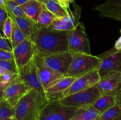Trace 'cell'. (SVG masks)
Listing matches in <instances>:
<instances>
[{
	"label": "cell",
	"mask_w": 121,
	"mask_h": 120,
	"mask_svg": "<svg viewBox=\"0 0 121 120\" xmlns=\"http://www.w3.org/2000/svg\"><path fill=\"white\" fill-rule=\"evenodd\" d=\"M33 41L36 51L43 56L69 51L67 31L56 30L52 26L40 27Z\"/></svg>",
	"instance_id": "cell-1"
},
{
	"label": "cell",
	"mask_w": 121,
	"mask_h": 120,
	"mask_svg": "<svg viewBox=\"0 0 121 120\" xmlns=\"http://www.w3.org/2000/svg\"><path fill=\"white\" fill-rule=\"evenodd\" d=\"M47 102L45 94L31 89L15 105L14 118L16 120H37L41 109Z\"/></svg>",
	"instance_id": "cell-2"
},
{
	"label": "cell",
	"mask_w": 121,
	"mask_h": 120,
	"mask_svg": "<svg viewBox=\"0 0 121 120\" xmlns=\"http://www.w3.org/2000/svg\"><path fill=\"white\" fill-rule=\"evenodd\" d=\"M72 55L73 58L67 74V76L71 77H79L93 69H98L102 60L92 54L76 52Z\"/></svg>",
	"instance_id": "cell-3"
},
{
	"label": "cell",
	"mask_w": 121,
	"mask_h": 120,
	"mask_svg": "<svg viewBox=\"0 0 121 120\" xmlns=\"http://www.w3.org/2000/svg\"><path fill=\"white\" fill-rule=\"evenodd\" d=\"M100 96V92L96 84L88 89L65 96L59 101L65 106L79 108L93 105Z\"/></svg>",
	"instance_id": "cell-4"
},
{
	"label": "cell",
	"mask_w": 121,
	"mask_h": 120,
	"mask_svg": "<svg viewBox=\"0 0 121 120\" xmlns=\"http://www.w3.org/2000/svg\"><path fill=\"white\" fill-rule=\"evenodd\" d=\"M78 109L63 105L59 100L48 101L41 109L37 120H70Z\"/></svg>",
	"instance_id": "cell-5"
},
{
	"label": "cell",
	"mask_w": 121,
	"mask_h": 120,
	"mask_svg": "<svg viewBox=\"0 0 121 120\" xmlns=\"http://www.w3.org/2000/svg\"><path fill=\"white\" fill-rule=\"evenodd\" d=\"M68 50L72 54L76 52L91 54L90 42L85 26L79 21L75 28L67 31Z\"/></svg>",
	"instance_id": "cell-6"
},
{
	"label": "cell",
	"mask_w": 121,
	"mask_h": 120,
	"mask_svg": "<svg viewBox=\"0 0 121 120\" xmlns=\"http://www.w3.org/2000/svg\"><path fill=\"white\" fill-rule=\"evenodd\" d=\"M33 60L37 68L39 77L44 91L53 84L66 76V75L48 67L45 63L43 56L37 51Z\"/></svg>",
	"instance_id": "cell-7"
},
{
	"label": "cell",
	"mask_w": 121,
	"mask_h": 120,
	"mask_svg": "<svg viewBox=\"0 0 121 120\" xmlns=\"http://www.w3.org/2000/svg\"><path fill=\"white\" fill-rule=\"evenodd\" d=\"M98 56L102 60L98 68L101 78L111 73L121 71V51L113 48Z\"/></svg>",
	"instance_id": "cell-8"
},
{
	"label": "cell",
	"mask_w": 121,
	"mask_h": 120,
	"mask_svg": "<svg viewBox=\"0 0 121 120\" xmlns=\"http://www.w3.org/2000/svg\"><path fill=\"white\" fill-rule=\"evenodd\" d=\"M101 79L99 69H95L89 72L76 78L72 85L64 91L63 97L72 94L88 89L95 85Z\"/></svg>",
	"instance_id": "cell-9"
},
{
	"label": "cell",
	"mask_w": 121,
	"mask_h": 120,
	"mask_svg": "<svg viewBox=\"0 0 121 120\" xmlns=\"http://www.w3.org/2000/svg\"><path fill=\"white\" fill-rule=\"evenodd\" d=\"M18 75L19 80L26 84L31 89L45 94L44 89L39 77L37 68L33 60L19 69Z\"/></svg>",
	"instance_id": "cell-10"
},
{
	"label": "cell",
	"mask_w": 121,
	"mask_h": 120,
	"mask_svg": "<svg viewBox=\"0 0 121 120\" xmlns=\"http://www.w3.org/2000/svg\"><path fill=\"white\" fill-rule=\"evenodd\" d=\"M35 52V45L33 41L28 38L13 48L14 61L18 70L33 60Z\"/></svg>",
	"instance_id": "cell-11"
},
{
	"label": "cell",
	"mask_w": 121,
	"mask_h": 120,
	"mask_svg": "<svg viewBox=\"0 0 121 120\" xmlns=\"http://www.w3.org/2000/svg\"><path fill=\"white\" fill-rule=\"evenodd\" d=\"M46 64L56 71L67 76L72 62L73 55L70 52L65 51L43 56Z\"/></svg>",
	"instance_id": "cell-12"
},
{
	"label": "cell",
	"mask_w": 121,
	"mask_h": 120,
	"mask_svg": "<svg viewBox=\"0 0 121 120\" xmlns=\"http://www.w3.org/2000/svg\"><path fill=\"white\" fill-rule=\"evenodd\" d=\"M96 85L101 95L116 96L121 89V71L111 73L101 78Z\"/></svg>",
	"instance_id": "cell-13"
},
{
	"label": "cell",
	"mask_w": 121,
	"mask_h": 120,
	"mask_svg": "<svg viewBox=\"0 0 121 120\" xmlns=\"http://www.w3.org/2000/svg\"><path fill=\"white\" fill-rule=\"evenodd\" d=\"M31 88L26 84L20 81L19 78L9 84L4 89V99L7 100L14 108L20 99L28 92Z\"/></svg>",
	"instance_id": "cell-14"
},
{
	"label": "cell",
	"mask_w": 121,
	"mask_h": 120,
	"mask_svg": "<svg viewBox=\"0 0 121 120\" xmlns=\"http://www.w3.org/2000/svg\"><path fill=\"white\" fill-rule=\"evenodd\" d=\"M80 11L81 9L79 7L76 6L74 7V10H70L69 14L66 16L61 17H56L52 22V28L56 30L69 31L75 28L79 22L80 17Z\"/></svg>",
	"instance_id": "cell-15"
},
{
	"label": "cell",
	"mask_w": 121,
	"mask_h": 120,
	"mask_svg": "<svg viewBox=\"0 0 121 120\" xmlns=\"http://www.w3.org/2000/svg\"><path fill=\"white\" fill-rule=\"evenodd\" d=\"M76 78L66 76L53 84L45 91V96L47 101H56L63 98L64 91L73 84Z\"/></svg>",
	"instance_id": "cell-16"
},
{
	"label": "cell",
	"mask_w": 121,
	"mask_h": 120,
	"mask_svg": "<svg viewBox=\"0 0 121 120\" xmlns=\"http://www.w3.org/2000/svg\"><path fill=\"white\" fill-rule=\"evenodd\" d=\"M93 9L99 12L100 16L121 21V0H106Z\"/></svg>",
	"instance_id": "cell-17"
},
{
	"label": "cell",
	"mask_w": 121,
	"mask_h": 120,
	"mask_svg": "<svg viewBox=\"0 0 121 120\" xmlns=\"http://www.w3.org/2000/svg\"><path fill=\"white\" fill-rule=\"evenodd\" d=\"M7 13L8 16H10L15 21L26 37L33 41L35 33L40 27L28 18L14 16L9 12H7Z\"/></svg>",
	"instance_id": "cell-18"
},
{
	"label": "cell",
	"mask_w": 121,
	"mask_h": 120,
	"mask_svg": "<svg viewBox=\"0 0 121 120\" xmlns=\"http://www.w3.org/2000/svg\"><path fill=\"white\" fill-rule=\"evenodd\" d=\"M21 7L27 17L37 24L39 16L43 8V5L36 0H28Z\"/></svg>",
	"instance_id": "cell-19"
},
{
	"label": "cell",
	"mask_w": 121,
	"mask_h": 120,
	"mask_svg": "<svg viewBox=\"0 0 121 120\" xmlns=\"http://www.w3.org/2000/svg\"><path fill=\"white\" fill-rule=\"evenodd\" d=\"M117 105L116 97L113 95H101L93 104V107L102 114Z\"/></svg>",
	"instance_id": "cell-20"
},
{
	"label": "cell",
	"mask_w": 121,
	"mask_h": 120,
	"mask_svg": "<svg viewBox=\"0 0 121 120\" xmlns=\"http://www.w3.org/2000/svg\"><path fill=\"white\" fill-rule=\"evenodd\" d=\"M99 115V112L91 105L78 108L70 120H95Z\"/></svg>",
	"instance_id": "cell-21"
},
{
	"label": "cell",
	"mask_w": 121,
	"mask_h": 120,
	"mask_svg": "<svg viewBox=\"0 0 121 120\" xmlns=\"http://www.w3.org/2000/svg\"><path fill=\"white\" fill-rule=\"evenodd\" d=\"M96 120H121V105H115L99 115Z\"/></svg>",
	"instance_id": "cell-22"
},
{
	"label": "cell",
	"mask_w": 121,
	"mask_h": 120,
	"mask_svg": "<svg viewBox=\"0 0 121 120\" xmlns=\"http://www.w3.org/2000/svg\"><path fill=\"white\" fill-rule=\"evenodd\" d=\"M56 18V16L50 12L48 9H46L43 5L41 12L39 16L37 21V25L40 27L42 28H48L51 26L53 20Z\"/></svg>",
	"instance_id": "cell-23"
},
{
	"label": "cell",
	"mask_w": 121,
	"mask_h": 120,
	"mask_svg": "<svg viewBox=\"0 0 121 120\" xmlns=\"http://www.w3.org/2000/svg\"><path fill=\"white\" fill-rule=\"evenodd\" d=\"M43 5L56 17H61L68 14L56 0H48Z\"/></svg>",
	"instance_id": "cell-24"
},
{
	"label": "cell",
	"mask_w": 121,
	"mask_h": 120,
	"mask_svg": "<svg viewBox=\"0 0 121 120\" xmlns=\"http://www.w3.org/2000/svg\"><path fill=\"white\" fill-rule=\"evenodd\" d=\"M26 38H27V37H26V35L22 32V31L20 29V28L17 25L15 21L13 20V32H12L11 38L10 40L12 48L13 49L15 47H16L17 46L20 44L21 42H23Z\"/></svg>",
	"instance_id": "cell-25"
},
{
	"label": "cell",
	"mask_w": 121,
	"mask_h": 120,
	"mask_svg": "<svg viewBox=\"0 0 121 120\" xmlns=\"http://www.w3.org/2000/svg\"><path fill=\"white\" fill-rule=\"evenodd\" d=\"M5 8L7 12L11 13L14 16L28 18L21 8V5L13 0H5Z\"/></svg>",
	"instance_id": "cell-26"
},
{
	"label": "cell",
	"mask_w": 121,
	"mask_h": 120,
	"mask_svg": "<svg viewBox=\"0 0 121 120\" xmlns=\"http://www.w3.org/2000/svg\"><path fill=\"white\" fill-rule=\"evenodd\" d=\"M14 117V109L7 100H0V120Z\"/></svg>",
	"instance_id": "cell-27"
},
{
	"label": "cell",
	"mask_w": 121,
	"mask_h": 120,
	"mask_svg": "<svg viewBox=\"0 0 121 120\" xmlns=\"http://www.w3.org/2000/svg\"><path fill=\"white\" fill-rule=\"evenodd\" d=\"M13 28V20L10 16L8 15V17H7L3 27V29H2V32H3L4 34L3 37L10 41L11 38Z\"/></svg>",
	"instance_id": "cell-28"
},
{
	"label": "cell",
	"mask_w": 121,
	"mask_h": 120,
	"mask_svg": "<svg viewBox=\"0 0 121 120\" xmlns=\"http://www.w3.org/2000/svg\"><path fill=\"white\" fill-rule=\"evenodd\" d=\"M0 67L8 71L14 73H18V69L14 60H0Z\"/></svg>",
	"instance_id": "cell-29"
},
{
	"label": "cell",
	"mask_w": 121,
	"mask_h": 120,
	"mask_svg": "<svg viewBox=\"0 0 121 120\" xmlns=\"http://www.w3.org/2000/svg\"><path fill=\"white\" fill-rule=\"evenodd\" d=\"M8 17V13L4 7H0V31H2L4 25Z\"/></svg>",
	"instance_id": "cell-30"
},
{
	"label": "cell",
	"mask_w": 121,
	"mask_h": 120,
	"mask_svg": "<svg viewBox=\"0 0 121 120\" xmlns=\"http://www.w3.org/2000/svg\"><path fill=\"white\" fill-rule=\"evenodd\" d=\"M0 60H14L13 53L0 49Z\"/></svg>",
	"instance_id": "cell-31"
},
{
	"label": "cell",
	"mask_w": 121,
	"mask_h": 120,
	"mask_svg": "<svg viewBox=\"0 0 121 120\" xmlns=\"http://www.w3.org/2000/svg\"><path fill=\"white\" fill-rule=\"evenodd\" d=\"M58 3L65 9L67 14H69V12L70 10V5L71 4H74V0H56Z\"/></svg>",
	"instance_id": "cell-32"
},
{
	"label": "cell",
	"mask_w": 121,
	"mask_h": 120,
	"mask_svg": "<svg viewBox=\"0 0 121 120\" xmlns=\"http://www.w3.org/2000/svg\"><path fill=\"white\" fill-rule=\"evenodd\" d=\"M6 40L7 39H5L3 36L0 37V49L13 52V48H11Z\"/></svg>",
	"instance_id": "cell-33"
},
{
	"label": "cell",
	"mask_w": 121,
	"mask_h": 120,
	"mask_svg": "<svg viewBox=\"0 0 121 120\" xmlns=\"http://www.w3.org/2000/svg\"><path fill=\"white\" fill-rule=\"evenodd\" d=\"M113 48H115L117 50H121V36L119 37V38L116 41L115 44V46Z\"/></svg>",
	"instance_id": "cell-34"
},
{
	"label": "cell",
	"mask_w": 121,
	"mask_h": 120,
	"mask_svg": "<svg viewBox=\"0 0 121 120\" xmlns=\"http://www.w3.org/2000/svg\"><path fill=\"white\" fill-rule=\"evenodd\" d=\"M115 97L117 100V104L121 105V89Z\"/></svg>",
	"instance_id": "cell-35"
},
{
	"label": "cell",
	"mask_w": 121,
	"mask_h": 120,
	"mask_svg": "<svg viewBox=\"0 0 121 120\" xmlns=\"http://www.w3.org/2000/svg\"><path fill=\"white\" fill-rule=\"evenodd\" d=\"M9 83H7V82H1V81H0V89L4 90V89L9 85Z\"/></svg>",
	"instance_id": "cell-36"
},
{
	"label": "cell",
	"mask_w": 121,
	"mask_h": 120,
	"mask_svg": "<svg viewBox=\"0 0 121 120\" xmlns=\"http://www.w3.org/2000/svg\"><path fill=\"white\" fill-rule=\"evenodd\" d=\"M13 1H15V2H17V3L18 4L20 5H22L26 3V2H27L28 0H13Z\"/></svg>",
	"instance_id": "cell-37"
},
{
	"label": "cell",
	"mask_w": 121,
	"mask_h": 120,
	"mask_svg": "<svg viewBox=\"0 0 121 120\" xmlns=\"http://www.w3.org/2000/svg\"><path fill=\"white\" fill-rule=\"evenodd\" d=\"M8 72H9V71L5 70V69H4L3 68H2L1 67H0V75H3V74H5V73ZM9 72H10V71H9Z\"/></svg>",
	"instance_id": "cell-38"
},
{
	"label": "cell",
	"mask_w": 121,
	"mask_h": 120,
	"mask_svg": "<svg viewBox=\"0 0 121 120\" xmlns=\"http://www.w3.org/2000/svg\"><path fill=\"white\" fill-rule=\"evenodd\" d=\"M4 90L0 89V100L4 99Z\"/></svg>",
	"instance_id": "cell-39"
},
{
	"label": "cell",
	"mask_w": 121,
	"mask_h": 120,
	"mask_svg": "<svg viewBox=\"0 0 121 120\" xmlns=\"http://www.w3.org/2000/svg\"><path fill=\"white\" fill-rule=\"evenodd\" d=\"M5 0H0V7H5Z\"/></svg>",
	"instance_id": "cell-40"
},
{
	"label": "cell",
	"mask_w": 121,
	"mask_h": 120,
	"mask_svg": "<svg viewBox=\"0 0 121 120\" xmlns=\"http://www.w3.org/2000/svg\"><path fill=\"white\" fill-rule=\"evenodd\" d=\"M36 1H39V2H40V3H41L43 5V4H44L46 3V2H47L48 0H36Z\"/></svg>",
	"instance_id": "cell-41"
},
{
	"label": "cell",
	"mask_w": 121,
	"mask_h": 120,
	"mask_svg": "<svg viewBox=\"0 0 121 120\" xmlns=\"http://www.w3.org/2000/svg\"><path fill=\"white\" fill-rule=\"evenodd\" d=\"M0 120H16L15 118H6V119H2Z\"/></svg>",
	"instance_id": "cell-42"
},
{
	"label": "cell",
	"mask_w": 121,
	"mask_h": 120,
	"mask_svg": "<svg viewBox=\"0 0 121 120\" xmlns=\"http://www.w3.org/2000/svg\"><path fill=\"white\" fill-rule=\"evenodd\" d=\"M2 36H3L2 35V34H1V31H0V37H2Z\"/></svg>",
	"instance_id": "cell-43"
},
{
	"label": "cell",
	"mask_w": 121,
	"mask_h": 120,
	"mask_svg": "<svg viewBox=\"0 0 121 120\" xmlns=\"http://www.w3.org/2000/svg\"><path fill=\"white\" fill-rule=\"evenodd\" d=\"M119 51H121V50H119Z\"/></svg>",
	"instance_id": "cell-44"
},
{
	"label": "cell",
	"mask_w": 121,
	"mask_h": 120,
	"mask_svg": "<svg viewBox=\"0 0 121 120\" xmlns=\"http://www.w3.org/2000/svg\"></svg>",
	"instance_id": "cell-45"
}]
</instances>
